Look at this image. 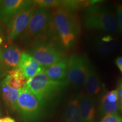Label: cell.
<instances>
[{"mask_svg": "<svg viewBox=\"0 0 122 122\" xmlns=\"http://www.w3.org/2000/svg\"><path fill=\"white\" fill-rule=\"evenodd\" d=\"M22 53L18 46L14 45L1 48L2 67L5 75L9 71L17 67Z\"/></svg>", "mask_w": 122, "mask_h": 122, "instance_id": "obj_11", "label": "cell"}, {"mask_svg": "<svg viewBox=\"0 0 122 122\" xmlns=\"http://www.w3.org/2000/svg\"><path fill=\"white\" fill-rule=\"evenodd\" d=\"M104 96L106 97V100L110 103H116L119 102L118 94L117 90H112L105 93Z\"/></svg>", "mask_w": 122, "mask_h": 122, "instance_id": "obj_22", "label": "cell"}, {"mask_svg": "<svg viewBox=\"0 0 122 122\" xmlns=\"http://www.w3.org/2000/svg\"><path fill=\"white\" fill-rule=\"evenodd\" d=\"M117 19L119 30L122 32V5H119L117 7Z\"/></svg>", "mask_w": 122, "mask_h": 122, "instance_id": "obj_23", "label": "cell"}, {"mask_svg": "<svg viewBox=\"0 0 122 122\" xmlns=\"http://www.w3.org/2000/svg\"><path fill=\"white\" fill-rule=\"evenodd\" d=\"M36 7L42 8H58L61 6V1L59 0H36L33 1Z\"/></svg>", "mask_w": 122, "mask_h": 122, "instance_id": "obj_20", "label": "cell"}, {"mask_svg": "<svg viewBox=\"0 0 122 122\" xmlns=\"http://www.w3.org/2000/svg\"><path fill=\"white\" fill-rule=\"evenodd\" d=\"M4 80L9 86L16 90L22 89L27 81L21 70L18 67L9 71Z\"/></svg>", "mask_w": 122, "mask_h": 122, "instance_id": "obj_17", "label": "cell"}, {"mask_svg": "<svg viewBox=\"0 0 122 122\" xmlns=\"http://www.w3.org/2000/svg\"><path fill=\"white\" fill-rule=\"evenodd\" d=\"M1 31V21H0V33Z\"/></svg>", "mask_w": 122, "mask_h": 122, "instance_id": "obj_30", "label": "cell"}, {"mask_svg": "<svg viewBox=\"0 0 122 122\" xmlns=\"http://www.w3.org/2000/svg\"><path fill=\"white\" fill-rule=\"evenodd\" d=\"M51 15L50 9L36 7L27 28L20 36L22 43L32 45L39 39L45 37Z\"/></svg>", "mask_w": 122, "mask_h": 122, "instance_id": "obj_4", "label": "cell"}, {"mask_svg": "<svg viewBox=\"0 0 122 122\" xmlns=\"http://www.w3.org/2000/svg\"><path fill=\"white\" fill-rule=\"evenodd\" d=\"M68 82L56 81L48 77L44 71L28 79L25 85L42 105L67 88Z\"/></svg>", "mask_w": 122, "mask_h": 122, "instance_id": "obj_3", "label": "cell"}, {"mask_svg": "<svg viewBox=\"0 0 122 122\" xmlns=\"http://www.w3.org/2000/svg\"><path fill=\"white\" fill-rule=\"evenodd\" d=\"M117 40L110 35L99 36L93 42L94 50L101 56L110 54L117 48Z\"/></svg>", "mask_w": 122, "mask_h": 122, "instance_id": "obj_14", "label": "cell"}, {"mask_svg": "<svg viewBox=\"0 0 122 122\" xmlns=\"http://www.w3.org/2000/svg\"><path fill=\"white\" fill-rule=\"evenodd\" d=\"M100 122H122V117L118 114L105 115Z\"/></svg>", "mask_w": 122, "mask_h": 122, "instance_id": "obj_21", "label": "cell"}, {"mask_svg": "<svg viewBox=\"0 0 122 122\" xmlns=\"http://www.w3.org/2000/svg\"><path fill=\"white\" fill-rule=\"evenodd\" d=\"M20 91L21 89L16 90L11 88L4 80L0 81V93L5 103L12 111L16 110V103Z\"/></svg>", "mask_w": 122, "mask_h": 122, "instance_id": "obj_15", "label": "cell"}, {"mask_svg": "<svg viewBox=\"0 0 122 122\" xmlns=\"http://www.w3.org/2000/svg\"><path fill=\"white\" fill-rule=\"evenodd\" d=\"M3 1H0V7H1V6L2 5V3H3Z\"/></svg>", "mask_w": 122, "mask_h": 122, "instance_id": "obj_29", "label": "cell"}, {"mask_svg": "<svg viewBox=\"0 0 122 122\" xmlns=\"http://www.w3.org/2000/svg\"><path fill=\"white\" fill-rule=\"evenodd\" d=\"M17 67L21 70L27 80L41 72L44 68L28 53L26 52L22 53Z\"/></svg>", "mask_w": 122, "mask_h": 122, "instance_id": "obj_10", "label": "cell"}, {"mask_svg": "<svg viewBox=\"0 0 122 122\" xmlns=\"http://www.w3.org/2000/svg\"><path fill=\"white\" fill-rule=\"evenodd\" d=\"M65 122H81L80 106L78 97L71 99L65 111Z\"/></svg>", "mask_w": 122, "mask_h": 122, "instance_id": "obj_18", "label": "cell"}, {"mask_svg": "<svg viewBox=\"0 0 122 122\" xmlns=\"http://www.w3.org/2000/svg\"><path fill=\"white\" fill-rule=\"evenodd\" d=\"M80 30L78 16L74 13L58 7L52 11L46 36L50 40L58 42L63 48L68 49L78 39Z\"/></svg>", "mask_w": 122, "mask_h": 122, "instance_id": "obj_1", "label": "cell"}, {"mask_svg": "<svg viewBox=\"0 0 122 122\" xmlns=\"http://www.w3.org/2000/svg\"><path fill=\"white\" fill-rule=\"evenodd\" d=\"M2 41H3V40H2V37H0V45H1V44H2Z\"/></svg>", "mask_w": 122, "mask_h": 122, "instance_id": "obj_28", "label": "cell"}, {"mask_svg": "<svg viewBox=\"0 0 122 122\" xmlns=\"http://www.w3.org/2000/svg\"><path fill=\"white\" fill-rule=\"evenodd\" d=\"M91 5L86 7L83 23L86 28L108 33L119 31L117 16L112 11L105 7Z\"/></svg>", "mask_w": 122, "mask_h": 122, "instance_id": "obj_2", "label": "cell"}, {"mask_svg": "<svg viewBox=\"0 0 122 122\" xmlns=\"http://www.w3.org/2000/svg\"><path fill=\"white\" fill-rule=\"evenodd\" d=\"M36 6L34 4L27 6L18 12L7 23V39L13 41L17 39L27 28Z\"/></svg>", "mask_w": 122, "mask_h": 122, "instance_id": "obj_8", "label": "cell"}, {"mask_svg": "<svg viewBox=\"0 0 122 122\" xmlns=\"http://www.w3.org/2000/svg\"><path fill=\"white\" fill-rule=\"evenodd\" d=\"M116 65L117 66L119 69L122 73V57H119L117 58L115 61Z\"/></svg>", "mask_w": 122, "mask_h": 122, "instance_id": "obj_25", "label": "cell"}, {"mask_svg": "<svg viewBox=\"0 0 122 122\" xmlns=\"http://www.w3.org/2000/svg\"><path fill=\"white\" fill-rule=\"evenodd\" d=\"M84 86L86 94L92 97L99 93L101 90V82L100 76L92 64L90 65Z\"/></svg>", "mask_w": 122, "mask_h": 122, "instance_id": "obj_16", "label": "cell"}, {"mask_svg": "<svg viewBox=\"0 0 122 122\" xmlns=\"http://www.w3.org/2000/svg\"><path fill=\"white\" fill-rule=\"evenodd\" d=\"M120 109L119 102L110 103L106 100L105 96L103 95L100 102V111L103 115H107L109 114H118V111Z\"/></svg>", "mask_w": 122, "mask_h": 122, "instance_id": "obj_19", "label": "cell"}, {"mask_svg": "<svg viewBox=\"0 0 122 122\" xmlns=\"http://www.w3.org/2000/svg\"><path fill=\"white\" fill-rule=\"evenodd\" d=\"M42 104L25 85L21 89L16 103V110L26 122L37 119L42 112Z\"/></svg>", "mask_w": 122, "mask_h": 122, "instance_id": "obj_7", "label": "cell"}, {"mask_svg": "<svg viewBox=\"0 0 122 122\" xmlns=\"http://www.w3.org/2000/svg\"><path fill=\"white\" fill-rule=\"evenodd\" d=\"M79 100L81 122H94L96 110L93 97L83 94L79 97Z\"/></svg>", "mask_w": 122, "mask_h": 122, "instance_id": "obj_12", "label": "cell"}, {"mask_svg": "<svg viewBox=\"0 0 122 122\" xmlns=\"http://www.w3.org/2000/svg\"><path fill=\"white\" fill-rule=\"evenodd\" d=\"M91 64L88 58L83 54L71 55L67 63V79L68 83L77 89L84 86Z\"/></svg>", "mask_w": 122, "mask_h": 122, "instance_id": "obj_6", "label": "cell"}, {"mask_svg": "<svg viewBox=\"0 0 122 122\" xmlns=\"http://www.w3.org/2000/svg\"><path fill=\"white\" fill-rule=\"evenodd\" d=\"M5 75L4 71H3L2 63V57H1V48H0V77L4 76Z\"/></svg>", "mask_w": 122, "mask_h": 122, "instance_id": "obj_26", "label": "cell"}, {"mask_svg": "<svg viewBox=\"0 0 122 122\" xmlns=\"http://www.w3.org/2000/svg\"><path fill=\"white\" fill-rule=\"evenodd\" d=\"M29 54L44 67L50 66L65 57L55 42L46 37L35 41Z\"/></svg>", "mask_w": 122, "mask_h": 122, "instance_id": "obj_5", "label": "cell"}, {"mask_svg": "<svg viewBox=\"0 0 122 122\" xmlns=\"http://www.w3.org/2000/svg\"><path fill=\"white\" fill-rule=\"evenodd\" d=\"M1 115V107H0V115Z\"/></svg>", "mask_w": 122, "mask_h": 122, "instance_id": "obj_31", "label": "cell"}, {"mask_svg": "<svg viewBox=\"0 0 122 122\" xmlns=\"http://www.w3.org/2000/svg\"><path fill=\"white\" fill-rule=\"evenodd\" d=\"M68 59L64 57L53 65L44 67L43 71L49 78L56 81L66 80L67 75Z\"/></svg>", "mask_w": 122, "mask_h": 122, "instance_id": "obj_13", "label": "cell"}, {"mask_svg": "<svg viewBox=\"0 0 122 122\" xmlns=\"http://www.w3.org/2000/svg\"><path fill=\"white\" fill-rule=\"evenodd\" d=\"M117 92H118V97H119V106L120 109L122 111V81L119 84L118 89H117Z\"/></svg>", "mask_w": 122, "mask_h": 122, "instance_id": "obj_24", "label": "cell"}, {"mask_svg": "<svg viewBox=\"0 0 122 122\" xmlns=\"http://www.w3.org/2000/svg\"><path fill=\"white\" fill-rule=\"evenodd\" d=\"M0 122H15V121L14 119L10 117H5L0 118Z\"/></svg>", "mask_w": 122, "mask_h": 122, "instance_id": "obj_27", "label": "cell"}, {"mask_svg": "<svg viewBox=\"0 0 122 122\" xmlns=\"http://www.w3.org/2000/svg\"><path fill=\"white\" fill-rule=\"evenodd\" d=\"M33 4V1L5 0L0 7V18L3 23H8L18 12Z\"/></svg>", "mask_w": 122, "mask_h": 122, "instance_id": "obj_9", "label": "cell"}]
</instances>
